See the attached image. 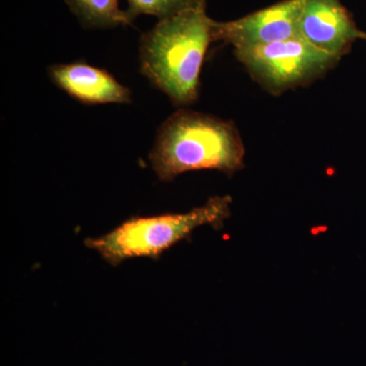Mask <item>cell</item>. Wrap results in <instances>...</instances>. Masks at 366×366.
I'll return each instance as SVG.
<instances>
[{"label": "cell", "instance_id": "7", "mask_svg": "<svg viewBox=\"0 0 366 366\" xmlns=\"http://www.w3.org/2000/svg\"><path fill=\"white\" fill-rule=\"evenodd\" d=\"M48 74L60 90L81 104H129L132 92L110 72L86 62L53 64Z\"/></svg>", "mask_w": 366, "mask_h": 366}, {"label": "cell", "instance_id": "6", "mask_svg": "<svg viewBox=\"0 0 366 366\" xmlns=\"http://www.w3.org/2000/svg\"><path fill=\"white\" fill-rule=\"evenodd\" d=\"M300 37L322 51L342 59L356 41L366 39L341 0H307L298 24Z\"/></svg>", "mask_w": 366, "mask_h": 366}, {"label": "cell", "instance_id": "10", "mask_svg": "<svg viewBox=\"0 0 366 366\" xmlns=\"http://www.w3.org/2000/svg\"><path fill=\"white\" fill-rule=\"evenodd\" d=\"M366 40V39H365Z\"/></svg>", "mask_w": 366, "mask_h": 366}, {"label": "cell", "instance_id": "9", "mask_svg": "<svg viewBox=\"0 0 366 366\" xmlns=\"http://www.w3.org/2000/svg\"><path fill=\"white\" fill-rule=\"evenodd\" d=\"M194 2V0H127L129 7L125 13L131 23L142 14L155 16L161 21L182 13Z\"/></svg>", "mask_w": 366, "mask_h": 366}, {"label": "cell", "instance_id": "4", "mask_svg": "<svg viewBox=\"0 0 366 366\" xmlns=\"http://www.w3.org/2000/svg\"><path fill=\"white\" fill-rule=\"evenodd\" d=\"M234 53L252 79L274 96L310 85L341 60L317 49L301 37L237 48Z\"/></svg>", "mask_w": 366, "mask_h": 366}, {"label": "cell", "instance_id": "8", "mask_svg": "<svg viewBox=\"0 0 366 366\" xmlns=\"http://www.w3.org/2000/svg\"><path fill=\"white\" fill-rule=\"evenodd\" d=\"M83 28L112 29L131 25L118 0H64Z\"/></svg>", "mask_w": 366, "mask_h": 366}, {"label": "cell", "instance_id": "5", "mask_svg": "<svg viewBox=\"0 0 366 366\" xmlns=\"http://www.w3.org/2000/svg\"><path fill=\"white\" fill-rule=\"evenodd\" d=\"M307 0H282L238 20L215 21V41L234 49L300 37L298 24Z\"/></svg>", "mask_w": 366, "mask_h": 366}, {"label": "cell", "instance_id": "2", "mask_svg": "<svg viewBox=\"0 0 366 366\" xmlns=\"http://www.w3.org/2000/svg\"><path fill=\"white\" fill-rule=\"evenodd\" d=\"M245 148L234 122L180 108L159 127L149 155L162 182L189 171L233 175L244 167Z\"/></svg>", "mask_w": 366, "mask_h": 366}, {"label": "cell", "instance_id": "3", "mask_svg": "<svg viewBox=\"0 0 366 366\" xmlns=\"http://www.w3.org/2000/svg\"><path fill=\"white\" fill-rule=\"evenodd\" d=\"M231 203L230 197L217 196L187 213L134 217L107 234L88 238L85 244L112 266L134 257L157 259L197 228L220 227L230 216Z\"/></svg>", "mask_w": 366, "mask_h": 366}, {"label": "cell", "instance_id": "1", "mask_svg": "<svg viewBox=\"0 0 366 366\" xmlns=\"http://www.w3.org/2000/svg\"><path fill=\"white\" fill-rule=\"evenodd\" d=\"M215 21L207 14L206 0H194L142 35L139 71L177 107L199 99L204 60L216 42Z\"/></svg>", "mask_w": 366, "mask_h": 366}]
</instances>
